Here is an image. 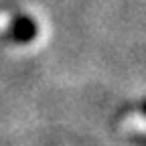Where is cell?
Here are the masks:
<instances>
[{
    "label": "cell",
    "instance_id": "1",
    "mask_svg": "<svg viewBox=\"0 0 146 146\" xmlns=\"http://www.w3.org/2000/svg\"><path fill=\"white\" fill-rule=\"evenodd\" d=\"M144 112H146V106H144Z\"/></svg>",
    "mask_w": 146,
    "mask_h": 146
}]
</instances>
